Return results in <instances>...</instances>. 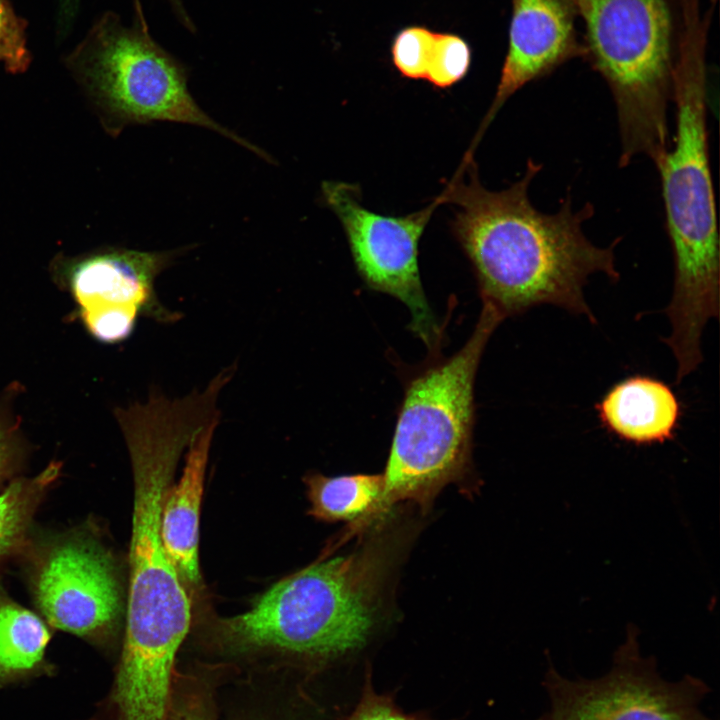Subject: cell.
<instances>
[{
  "mask_svg": "<svg viewBox=\"0 0 720 720\" xmlns=\"http://www.w3.org/2000/svg\"><path fill=\"white\" fill-rule=\"evenodd\" d=\"M464 160L468 177L459 170L439 198L458 207L453 231L473 265L482 300L504 318L549 304L596 323L584 287L596 273L619 280L615 248L621 238L606 247L594 244L583 225L595 208L588 202L575 210L570 194L556 212L538 210L529 187L542 164L532 159L519 180L499 191L481 184L472 156Z\"/></svg>",
  "mask_w": 720,
  "mask_h": 720,
  "instance_id": "1",
  "label": "cell"
},
{
  "mask_svg": "<svg viewBox=\"0 0 720 720\" xmlns=\"http://www.w3.org/2000/svg\"><path fill=\"white\" fill-rule=\"evenodd\" d=\"M384 553L376 546L318 561L280 580L208 638L238 671L286 669L309 679L363 650L379 619Z\"/></svg>",
  "mask_w": 720,
  "mask_h": 720,
  "instance_id": "2",
  "label": "cell"
},
{
  "mask_svg": "<svg viewBox=\"0 0 720 720\" xmlns=\"http://www.w3.org/2000/svg\"><path fill=\"white\" fill-rule=\"evenodd\" d=\"M709 18L698 7L681 11L673 69L675 135L656 165L674 264L665 309L672 331L663 341L682 364L702 358L703 330L719 316V237L707 127Z\"/></svg>",
  "mask_w": 720,
  "mask_h": 720,
  "instance_id": "3",
  "label": "cell"
},
{
  "mask_svg": "<svg viewBox=\"0 0 720 720\" xmlns=\"http://www.w3.org/2000/svg\"><path fill=\"white\" fill-rule=\"evenodd\" d=\"M133 482L129 595L120 659L148 668H172L191 625L188 592L161 538V511L189 439L177 426L141 421L124 432Z\"/></svg>",
  "mask_w": 720,
  "mask_h": 720,
  "instance_id": "4",
  "label": "cell"
},
{
  "mask_svg": "<svg viewBox=\"0 0 720 720\" xmlns=\"http://www.w3.org/2000/svg\"><path fill=\"white\" fill-rule=\"evenodd\" d=\"M504 317L488 302L464 346L413 378L405 390L383 475V510L398 502L428 509L471 466L474 381L481 356Z\"/></svg>",
  "mask_w": 720,
  "mask_h": 720,
  "instance_id": "5",
  "label": "cell"
},
{
  "mask_svg": "<svg viewBox=\"0 0 720 720\" xmlns=\"http://www.w3.org/2000/svg\"><path fill=\"white\" fill-rule=\"evenodd\" d=\"M584 57L609 87L620 135L619 166H656L670 145L675 50L667 0H575Z\"/></svg>",
  "mask_w": 720,
  "mask_h": 720,
  "instance_id": "6",
  "label": "cell"
},
{
  "mask_svg": "<svg viewBox=\"0 0 720 720\" xmlns=\"http://www.w3.org/2000/svg\"><path fill=\"white\" fill-rule=\"evenodd\" d=\"M85 46L87 75L108 108L134 123L170 121L220 133L257 155L267 154L208 116L187 87L184 66L158 45L148 26L126 27L112 13L93 28Z\"/></svg>",
  "mask_w": 720,
  "mask_h": 720,
  "instance_id": "7",
  "label": "cell"
},
{
  "mask_svg": "<svg viewBox=\"0 0 720 720\" xmlns=\"http://www.w3.org/2000/svg\"><path fill=\"white\" fill-rule=\"evenodd\" d=\"M541 685L548 706L536 720H714L703 709L711 687L691 674L665 679L633 625L603 675L570 678L550 663Z\"/></svg>",
  "mask_w": 720,
  "mask_h": 720,
  "instance_id": "8",
  "label": "cell"
},
{
  "mask_svg": "<svg viewBox=\"0 0 720 720\" xmlns=\"http://www.w3.org/2000/svg\"><path fill=\"white\" fill-rule=\"evenodd\" d=\"M322 194L345 230L363 281L403 302L411 312L410 329L435 351L441 331L423 291L417 258L419 239L440 198L417 212L393 217L366 209L354 184L325 181Z\"/></svg>",
  "mask_w": 720,
  "mask_h": 720,
  "instance_id": "9",
  "label": "cell"
},
{
  "mask_svg": "<svg viewBox=\"0 0 720 720\" xmlns=\"http://www.w3.org/2000/svg\"><path fill=\"white\" fill-rule=\"evenodd\" d=\"M35 603L52 627L104 646L113 641L123 611L110 551L86 532L57 538L32 575Z\"/></svg>",
  "mask_w": 720,
  "mask_h": 720,
  "instance_id": "10",
  "label": "cell"
},
{
  "mask_svg": "<svg viewBox=\"0 0 720 720\" xmlns=\"http://www.w3.org/2000/svg\"><path fill=\"white\" fill-rule=\"evenodd\" d=\"M177 255L172 251L110 250L73 267L69 288L86 328L96 339L117 343L135 328L138 316L160 322L181 315L163 307L154 290L157 275Z\"/></svg>",
  "mask_w": 720,
  "mask_h": 720,
  "instance_id": "11",
  "label": "cell"
},
{
  "mask_svg": "<svg viewBox=\"0 0 720 720\" xmlns=\"http://www.w3.org/2000/svg\"><path fill=\"white\" fill-rule=\"evenodd\" d=\"M511 3L508 49L477 140L514 93L572 58L584 56L583 45L577 40L575 0H511Z\"/></svg>",
  "mask_w": 720,
  "mask_h": 720,
  "instance_id": "12",
  "label": "cell"
},
{
  "mask_svg": "<svg viewBox=\"0 0 720 720\" xmlns=\"http://www.w3.org/2000/svg\"><path fill=\"white\" fill-rule=\"evenodd\" d=\"M219 417L212 419L191 439L185 466L176 485L170 486L161 511V538L164 548L183 584L196 587L199 568V519L205 470L214 430Z\"/></svg>",
  "mask_w": 720,
  "mask_h": 720,
  "instance_id": "13",
  "label": "cell"
},
{
  "mask_svg": "<svg viewBox=\"0 0 720 720\" xmlns=\"http://www.w3.org/2000/svg\"><path fill=\"white\" fill-rule=\"evenodd\" d=\"M595 409L608 432L636 445L673 439L681 417L680 402L673 390L643 375L615 384Z\"/></svg>",
  "mask_w": 720,
  "mask_h": 720,
  "instance_id": "14",
  "label": "cell"
},
{
  "mask_svg": "<svg viewBox=\"0 0 720 720\" xmlns=\"http://www.w3.org/2000/svg\"><path fill=\"white\" fill-rule=\"evenodd\" d=\"M305 678L284 670H252L223 685L226 720H330Z\"/></svg>",
  "mask_w": 720,
  "mask_h": 720,
  "instance_id": "15",
  "label": "cell"
},
{
  "mask_svg": "<svg viewBox=\"0 0 720 720\" xmlns=\"http://www.w3.org/2000/svg\"><path fill=\"white\" fill-rule=\"evenodd\" d=\"M50 638L39 616L0 590V688L53 674L45 657Z\"/></svg>",
  "mask_w": 720,
  "mask_h": 720,
  "instance_id": "16",
  "label": "cell"
},
{
  "mask_svg": "<svg viewBox=\"0 0 720 720\" xmlns=\"http://www.w3.org/2000/svg\"><path fill=\"white\" fill-rule=\"evenodd\" d=\"M304 482L310 502L308 512L318 520L356 523L384 512L382 474L327 477L313 473Z\"/></svg>",
  "mask_w": 720,
  "mask_h": 720,
  "instance_id": "17",
  "label": "cell"
},
{
  "mask_svg": "<svg viewBox=\"0 0 720 720\" xmlns=\"http://www.w3.org/2000/svg\"><path fill=\"white\" fill-rule=\"evenodd\" d=\"M236 673L221 663L176 666L166 720H221L220 691Z\"/></svg>",
  "mask_w": 720,
  "mask_h": 720,
  "instance_id": "18",
  "label": "cell"
},
{
  "mask_svg": "<svg viewBox=\"0 0 720 720\" xmlns=\"http://www.w3.org/2000/svg\"><path fill=\"white\" fill-rule=\"evenodd\" d=\"M60 470V463L51 462L37 475L15 479L0 492V561L23 547L32 518Z\"/></svg>",
  "mask_w": 720,
  "mask_h": 720,
  "instance_id": "19",
  "label": "cell"
},
{
  "mask_svg": "<svg viewBox=\"0 0 720 720\" xmlns=\"http://www.w3.org/2000/svg\"><path fill=\"white\" fill-rule=\"evenodd\" d=\"M471 63V49L460 36L436 33L425 80L438 88H448L462 80Z\"/></svg>",
  "mask_w": 720,
  "mask_h": 720,
  "instance_id": "20",
  "label": "cell"
},
{
  "mask_svg": "<svg viewBox=\"0 0 720 720\" xmlns=\"http://www.w3.org/2000/svg\"><path fill=\"white\" fill-rule=\"evenodd\" d=\"M436 32L423 26H409L397 33L391 55L400 74L409 79H425Z\"/></svg>",
  "mask_w": 720,
  "mask_h": 720,
  "instance_id": "21",
  "label": "cell"
},
{
  "mask_svg": "<svg viewBox=\"0 0 720 720\" xmlns=\"http://www.w3.org/2000/svg\"><path fill=\"white\" fill-rule=\"evenodd\" d=\"M344 720H436L424 712H405L391 693H380L373 685L371 670L365 673L360 695Z\"/></svg>",
  "mask_w": 720,
  "mask_h": 720,
  "instance_id": "22",
  "label": "cell"
},
{
  "mask_svg": "<svg viewBox=\"0 0 720 720\" xmlns=\"http://www.w3.org/2000/svg\"><path fill=\"white\" fill-rule=\"evenodd\" d=\"M23 19L14 12L9 0H0V63L9 72H24L30 63Z\"/></svg>",
  "mask_w": 720,
  "mask_h": 720,
  "instance_id": "23",
  "label": "cell"
},
{
  "mask_svg": "<svg viewBox=\"0 0 720 720\" xmlns=\"http://www.w3.org/2000/svg\"><path fill=\"white\" fill-rule=\"evenodd\" d=\"M21 453L18 425L6 409L0 408V484L13 474Z\"/></svg>",
  "mask_w": 720,
  "mask_h": 720,
  "instance_id": "24",
  "label": "cell"
},
{
  "mask_svg": "<svg viewBox=\"0 0 720 720\" xmlns=\"http://www.w3.org/2000/svg\"><path fill=\"white\" fill-rule=\"evenodd\" d=\"M134 2H135L136 11H137V20L140 22H144L145 18H144L142 9H141L140 2H139V0H134ZM168 2L170 3L177 18L184 25V27L187 28L189 31H194L195 30L194 24H193L192 20L190 19L189 15L187 14L182 1L181 0H168Z\"/></svg>",
  "mask_w": 720,
  "mask_h": 720,
  "instance_id": "25",
  "label": "cell"
}]
</instances>
